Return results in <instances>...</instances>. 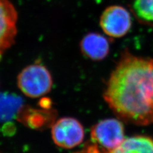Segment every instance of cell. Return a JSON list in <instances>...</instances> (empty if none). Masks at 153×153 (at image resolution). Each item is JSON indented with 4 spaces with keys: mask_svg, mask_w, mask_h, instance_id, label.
<instances>
[{
    "mask_svg": "<svg viewBox=\"0 0 153 153\" xmlns=\"http://www.w3.org/2000/svg\"><path fill=\"white\" fill-rule=\"evenodd\" d=\"M124 138L123 124L116 119H107L100 121L91 131V142L107 151L117 147Z\"/></svg>",
    "mask_w": 153,
    "mask_h": 153,
    "instance_id": "obj_3",
    "label": "cell"
},
{
    "mask_svg": "<svg viewBox=\"0 0 153 153\" xmlns=\"http://www.w3.org/2000/svg\"><path fill=\"white\" fill-rule=\"evenodd\" d=\"M0 153H1V152H0Z\"/></svg>",
    "mask_w": 153,
    "mask_h": 153,
    "instance_id": "obj_10",
    "label": "cell"
},
{
    "mask_svg": "<svg viewBox=\"0 0 153 153\" xmlns=\"http://www.w3.org/2000/svg\"><path fill=\"white\" fill-rule=\"evenodd\" d=\"M100 25L107 35L120 38L126 35L131 26V17L127 10L121 6H110L102 13Z\"/></svg>",
    "mask_w": 153,
    "mask_h": 153,
    "instance_id": "obj_5",
    "label": "cell"
},
{
    "mask_svg": "<svg viewBox=\"0 0 153 153\" xmlns=\"http://www.w3.org/2000/svg\"><path fill=\"white\" fill-rule=\"evenodd\" d=\"M133 10L142 20L153 21V0H135Z\"/></svg>",
    "mask_w": 153,
    "mask_h": 153,
    "instance_id": "obj_9",
    "label": "cell"
},
{
    "mask_svg": "<svg viewBox=\"0 0 153 153\" xmlns=\"http://www.w3.org/2000/svg\"><path fill=\"white\" fill-rule=\"evenodd\" d=\"M80 47L84 56L93 61L103 59L109 52V43L107 38L96 33H90L84 36Z\"/></svg>",
    "mask_w": 153,
    "mask_h": 153,
    "instance_id": "obj_8",
    "label": "cell"
},
{
    "mask_svg": "<svg viewBox=\"0 0 153 153\" xmlns=\"http://www.w3.org/2000/svg\"><path fill=\"white\" fill-rule=\"evenodd\" d=\"M76 153H153V139L143 135L131 137L124 138L120 145L109 151L91 142Z\"/></svg>",
    "mask_w": 153,
    "mask_h": 153,
    "instance_id": "obj_7",
    "label": "cell"
},
{
    "mask_svg": "<svg viewBox=\"0 0 153 153\" xmlns=\"http://www.w3.org/2000/svg\"><path fill=\"white\" fill-rule=\"evenodd\" d=\"M17 13L9 0H0V57L14 43Z\"/></svg>",
    "mask_w": 153,
    "mask_h": 153,
    "instance_id": "obj_6",
    "label": "cell"
},
{
    "mask_svg": "<svg viewBox=\"0 0 153 153\" xmlns=\"http://www.w3.org/2000/svg\"><path fill=\"white\" fill-rule=\"evenodd\" d=\"M52 84L50 71L39 64L27 66L17 76L18 88L24 94L31 98H37L49 93Z\"/></svg>",
    "mask_w": 153,
    "mask_h": 153,
    "instance_id": "obj_2",
    "label": "cell"
},
{
    "mask_svg": "<svg viewBox=\"0 0 153 153\" xmlns=\"http://www.w3.org/2000/svg\"><path fill=\"white\" fill-rule=\"evenodd\" d=\"M51 135L56 146L64 149H72L82 142L84 130L81 123L76 119L63 117L53 124Z\"/></svg>",
    "mask_w": 153,
    "mask_h": 153,
    "instance_id": "obj_4",
    "label": "cell"
},
{
    "mask_svg": "<svg viewBox=\"0 0 153 153\" xmlns=\"http://www.w3.org/2000/svg\"><path fill=\"white\" fill-rule=\"evenodd\" d=\"M103 98L122 121L153 123V59L125 53L108 80Z\"/></svg>",
    "mask_w": 153,
    "mask_h": 153,
    "instance_id": "obj_1",
    "label": "cell"
}]
</instances>
